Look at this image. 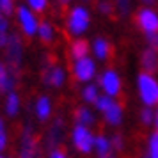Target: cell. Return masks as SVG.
Here are the masks:
<instances>
[{
  "label": "cell",
  "mask_w": 158,
  "mask_h": 158,
  "mask_svg": "<svg viewBox=\"0 0 158 158\" xmlns=\"http://www.w3.org/2000/svg\"><path fill=\"white\" fill-rule=\"evenodd\" d=\"M139 93H140V98L148 107L158 103V82L149 73L139 75Z\"/></svg>",
  "instance_id": "1"
},
{
  "label": "cell",
  "mask_w": 158,
  "mask_h": 158,
  "mask_svg": "<svg viewBox=\"0 0 158 158\" xmlns=\"http://www.w3.org/2000/svg\"><path fill=\"white\" fill-rule=\"evenodd\" d=\"M6 57H7V62H9V69L16 75V69L20 68L22 64V57H23V48H22V41L16 34H11L7 36V43H6Z\"/></svg>",
  "instance_id": "2"
},
{
  "label": "cell",
  "mask_w": 158,
  "mask_h": 158,
  "mask_svg": "<svg viewBox=\"0 0 158 158\" xmlns=\"http://www.w3.org/2000/svg\"><path fill=\"white\" fill-rule=\"evenodd\" d=\"M137 25L146 34H158V15L151 9H140L137 13Z\"/></svg>",
  "instance_id": "3"
},
{
  "label": "cell",
  "mask_w": 158,
  "mask_h": 158,
  "mask_svg": "<svg viewBox=\"0 0 158 158\" xmlns=\"http://www.w3.org/2000/svg\"><path fill=\"white\" fill-rule=\"evenodd\" d=\"M22 158H43L30 126L25 128V131H23V135H22Z\"/></svg>",
  "instance_id": "4"
},
{
  "label": "cell",
  "mask_w": 158,
  "mask_h": 158,
  "mask_svg": "<svg viewBox=\"0 0 158 158\" xmlns=\"http://www.w3.org/2000/svg\"><path fill=\"white\" fill-rule=\"evenodd\" d=\"M68 25H69V30L77 36L85 32L87 27H89V13L84 7H75L71 11V15H69Z\"/></svg>",
  "instance_id": "5"
},
{
  "label": "cell",
  "mask_w": 158,
  "mask_h": 158,
  "mask_svg": "<svg viewBox=\"0 0 158 158\" xmlns=\"http://www.w3.org/2000/svg\"><path fill=\"white\" fill-rule=\"evenodd\" d=\"M73 142L77 146V149L82 153H89L94 146V137L91 135V131L87 130V126L77 124V128L73 130Z\"/></svg>",
  "instance_id": "6"
},
{
  "label": "cell",
  "mask_w": 158,
  "mask_h": 158,
  "mask_svg": "<svg viewBox=\"0 0 158 158\" xmlns=\"http://www.w3.org/2000/svg\"><path fill=\"white\" fill-rule=\"evenodd\" d=\"M98 84L105 89L107 96H115V94H119V91H121V80H119V77H117L115 71H105L98 78Z\"/></svg>",
  "instance_id": "7"
},
{
  "label": "cell",
  "mask_w": 158,
  "mask_h": 158,
  "mask_svg": "<svg viewBox=\"0 0 158 158\" xmlns=\"http://www.w3.org/2000/svg\"><path fill=\"white\" fill-rule=\"evenodd\" d=\"M62 139H64V121L57 117L53 124L50 126L48 130V137H46V146H48V149L53 151L57 149V146L62 142Z\"/></svg>",
  "instance_id": "8"
},
{
  "label": "cell",
  "mask_w": 158,
  "mask_h": 158,
  "mask_svg": "<svg viewBox=\"0 0 158 158\" xmlns=\"http://www.w3.org/2000/svg\"><path fill=\"white\" fill-rule=\"evenodd\" d=\"M94 73H96V66H94V62L89 57H84V59L77 60V64H75V77L80 82L91 80L94 77Z\"/></svg>",
  "instance_id": "9"
},
{
  "label": "cell",
  "mask_w": 158,
  "mask_h": 158,
  "mask_svg": "<svg viewBox=\"0 0 158 158\" xmlns=\"http://www.w3.org/2000/svg\"><path fill=\"white\" fill-rule=\"evenodd\" d=\"M18 18H20V23H22V29L23 32L27 34V36H32V34H36L37 30V22L34 15L30 13L27 7H20L18 9Z\"/></svg>",
  "instance_id": "10"
},
{
  "label": "cell",
  "mask_w": 158,
  "mask_h": 158,
  "mask_svg": "<svg viewBox=\"0 0 158 158\" xmlns=\"http://www.w3.org/2000/svg\"><path fill=\"white\" fill-rule=\"evenodd\" d=\"M140 62H142V68L146 73H156L158 71V50L155 48H146L140 55Z\"/></svg>",
  "instance_id": "11"
},
{
  "label": "cell",
  "mask_w": 158,
  "mask_h": 158,
  "mask_svg": "<svg viewBox=\"0 0 158 158\" xmlns=\"http://www.w3.org/2000/svg\"><path fill=\"white\" fill-rule=\"evenodd\" d=\"M44 84L48 85H53V87H60L64 84V71L57 68V66H52L44 71Z\"/></svg>",
  "instance_id": "12"
},
{
  "label": "cell",
  "mask_w": 158,
  "mask_h": 158,
  "mask_svg": "<svg viewBox=\"0 0 158 158\" xmlns=\"http://www.w3.org/2000/svg\"><path fill=\"white\" fill-rule=\"evenodd\" d=\"M15 85V73L4 64H0V93H11Z\"/></svg>",
  "instance_id": "13"
},
{
  "label": "cell",
  "mask_w": 158,
  "mask_h": 158,
  "mask_svg": "<svg viewBox=\"0 0 158 158\" xmlns=\"http://www.w3.org/2000/svg\"><path fill=\"white\" fill-rule=\"evenodd\" d=\"M94 148H96V151L101 158H114V149L110 146V140L105 139L103 135L94 139Z\"/></svg>",
  "instance_id": "14"
},
{
  "label": "cell",
  "mask_w": 158,
  "mask_h": 158,
  "mask_svg": "<svg viewBox=\"0 0 158 158\" xmlns=\"http://www.w3.org/2000/svg\"><path fill=\"white\" fill-rule=\"evenodd\" d=\"M105 119H107V123H110V124H119L123 119V108L121 105H117V103H112L110 107H108V110H105Z\"/></svg>",
  "instance_id": "15"
},
{
  "label": "cell",
  "mask_w": 158,
  "mask_h": 158,
  "mask_svg": "<svg viewBox=\"0 0 158 158\" xmlns=\"http://www.w3.org/2000/svg\"><path fill=\"white\" fill-rule=\"evenodd\" d=\"M87 52H89V43H87L85 39H78V41H75L71 44V55L77 60L87 57Z\"/></svg>",
  "instance_id": "16"
},
{
  "label": "cell",
  "mask_w": 158,
  "mask_h": 158,
  "mask_svg": "<svg viewBox=\"0 0 158 158\" xmlns=\"http://www.w3.org/2000/svg\"><path fill=\"white\" fill-rule=\"evenodd\" d=\"M75 119H77V123L82 124V126H91V124H94V115L91 114V110H87V108H84V107L77 108Z\"/></svg>",
  "instance_id": "17"
},
{
  "label": "cell",
  "mask_w": 158,
  "mask_h": 158,
  "mask_svg": "<svg viewBox=\"0 0 158 158\" xmlns=\"http://www.w3.org/2000/svg\"><path fill=\"white\" fill-rule=\"evenodd\" d=\"M50 110H52V105H50V100L48 98H39L36 103V112H37V117L44 121L48 115H50Z\"/></svg>",
  "instance_id": "18"
},
{
  "label": "cell",
  "mask_w": 158,
  "mask_h": 158,
  "mask_svg": "<svg viewBox=\"0 0 158 158\" xmlns=\"http://www.w3.org/2000/svg\"><path fill=\"white\" fill-rule=\"evenodd\" d=\"M94 53H96V57L98 59H107L108 57V52H110V44L105 41V39H96L94 41Z\"/></svg>",
  "instance_id": "19"
},
{
  "label": "cell",
  "mask_w": 158,
  "mask_h": 158,
  "mask_svg": "<svg viewBox=\"0 0 158 158\" xmlns=\"http://www.w3.org/2000/svg\"><path fill=\"white\" fill-rule=\"evenodd\" d=\"M18 108H20V100H18V96L15 93H9L7 96V101H6V112L9 115H15L18 112Z\"/></svg>",
  "instance_id": "20"
},
{
  "label": "cell",
  "mask_w": 158,
  "mask_h": 158,
  "mask_svg": "<svg viewBox=\"0 0 158 158\" xmlns=\"http://www.w3.org/2000/svg\"><path fill=\"white\" fill-rule=\"evenodd\" d=\"M37 32H39V37L43 39L44 43L52 41V37H53V29L50 27V23H46V22L37 25Z\"/></svg>",
  "instance_id": "21"
},
{
  "label": "cell",
  "mask_w": 158,
  "mask_h": 158,
  "mask_svg": "<svg viewBox=\"0 0 158 158\" xmlns=\"http://www.w3.org/2000/svg\"><path fill=\"white\" fill-rule=\"evenodd\" d=\"M84 100L89 101V103H96V100H98V87L87 85L85 89H84Z\"/></svg>",
  "instance_id": "22"
},
{
  "label": "cell",
  "mask_w": 158,
  "mask_h": 158,
  "mask_svg": "<svg viewBox=\"0 0 158 158\" xmlns=\"http://www.w3.org/2000/svg\"><path fill=\"white\" fill-rule=\"evenodd\" d=\"M114 101L110 100V96H98V100H96V108L98 110H101V112H105V110H108V107L112 105Z\"/></svg>",
  "instance_id": "23"
},
{
  "label": "cell",
  "mask_w": 158,
  "mask_h": 158,
  "mask_svg": "<svg viewBox=\"0 0 158 158\" xmlns=\"http://www.w3.org/2000/svg\"><path fill=\"white\" fill-rule=\"evenodd\" d=\"M149 158H158V131L153 133L149 139Z\"/></svg>",
  "instance_id": "24"
},
{
  "label": "cell",
  "mask_w": 158,
  "mask_h": 158,
  "mask_svg": "<svg viewBox=\"0 0 158 158\" xmlns=\"http://www.w3.org/2000/svg\"><path fill=\"white\" fill-rule=\"evenodd\" d=\"M153 119H155V112H153L149 107H146L142 112H140V121H142L144 124H151Z\"/></svg>",
  "instance_id": "25"
},
{
  "label": "cell",
  "mask_w": 158,
  "mask_h": 158,
  "mask_svg": "<svg viewBox=\"0 0 158 158\" xmlns=\"http://www.w3.org/2000/svg\"><path fill=\"white\" fill-rule=\"evenodd\" d=\"M110 146H112V149L115 151H121L123 149V137L117 133V135L112 137V140H110Z\"/></svg>",
  "instance_id": "26"
},
{
  "label": "cell",
  "mask_w": 158,
  "mask_h": 158,
  "mask_svg": "<svg viewBox=\"0 0 158 158\" xmlns=\"http://www.w3.org/2000/svg\"><path fill=\"white\" fill-rule=\"evenodd\" d=\"M0 11H4L6 15L13 13V0H0Z\"/></svg>",
  "instance_id": "27"
},
{
  "label": "cell",
  "mask_w": 158,
  "mask_h": 158,
  "mask_svg": "<svg viewBox=\"0 0 158 158\" xmlns=\"http://www.w3.org/2000/svg\"><path fill=\"white\" fill-rule=\"evenodd\" d=\"M117 4V9L121 11V15H128L130 11V0H115Z\"/></svg>",
  "instance_id": "28"
},
{
  "label": "cell",
  "mask_w": 158,
  "mask_h": 158,
  "mask_svg": "<svg viewBox=\"0 0 158 158\" xmlns=\"http://www.w3.org/2000/svg\"><path fill=\"white\" fill-rule=\"evenodd\" d=\"M30 7H34L36 11H43L44 6H46V0H29Z\"/></svg>",
  "instance_id": "29"
},
{
  "label": "cell",
  "mask_w": 158,
  "mask_h": 158,
  "mask_svg": "<svg viewBox=\"0 0 158 158\" xmlns=\"http://www.w3.org/2000/svg\"><path fill=\"white\" fill-rule=\"evenodd\" d=\"M100 11L103 15H112V6L108 2H100Z\"/></svg>",
  "instance_id": "30"
},
{
  "label": "cell",
  "mask_w": 158,
  "mask_h": 158,
  "mask_svg": "<svg viewBox=\"0 0 158 158\" xmlns=\"http://www.w3.org/2000/svg\"><path fill=\"white\" fill-rule=\"evenodd\" d=\"M50 158H66L64 155V151H60V149H53L50 153Z\"/></svg>",
  "instance_id": "31"
},
{
  "label": "cell",
  "mask_w": 158,
  "mask_h": 158,
  "mask_svg": "<svg viewBox=\"0 0 158 158\" xmlns=\"http://www.w3.org/2000/svg\"><path fill=\"white\" fill-rule=\"evenodd\" d=\"M6 142H7V137H6V133H4V130L0 131V151L6 148Z\"/></svg>",
  "instance_id": "32"
},
{
  "label": "cell",
  "mask_w": 158,
  "mask_h": 158,
  "mask_svg": "<svg viewBox=\"0 0 158 158\" xmlns=\"http://www.w3.org/2000/svg\"><path fill=\"white\" fill-rule=\"evenodd\" d=\"M7 43V36H6V32H0V46H6Z\"/></svg>",
  "instance_id": "33"
},
{
  "label": "cell",
  "mask_w": 158,
  "mask_h": 158,
  "mask_svg": "<svg viewBox=\"0 0 158 158\" xmlns=\"http://www.w3.org/2000/svg\"><path fill=\"white\" fill-rule=\"evenodd\" d=\"M6 30H7V20L0 18V32H6Z\"/></svg>",
  "instance_id": "34"
},
{
  "label": "cell",
  "mask_w": 158,
  "mask_h": 158,
  "mask_svg": "<svg viewBox=\"0 0 158 158\" xmlns=\"http://www.w3.org/2000/svg\"><path fill=\"white\" fill-rule=\"evenodd\" d=\"M153 123L156 124V130H158V110H156V112H155V119H153Z\"/></svg>",
  "instance_id": "35"
},
{
  "label": "cell",
  "mask_w": 158,
  "mask_h": 158,
  "mask_svg": "<svg viewBox=\"0 0 158 158\" xmlns=\"http://www.w3.org/2000/svg\"><path fill=\"white\" fill-rule=\"evenodd\" d=\"M59 2H60V4H62V6H66V4H69V2H71V0H59Z\"/></svg>",
  "instance_id": "36"
},
{
  "label": "cell",
  "mask_w": 158,
  "mask_h": 158,
  "mask_svg": "<svg viewBox=\"0 0 158 158\" xmlns=\"http://www.w3.org/2000/svg\"><path fill=\"white\" fill-rule=\"evenodd\" d=\"M144 4H153V2H155V0H142Z\"/></svg>",
  "instance_id": "37"
},
{
  "label": "cell",
  "mask_w": 158,
  "mask_h": 158,
  "mask_svg": "<svg viewBox=\"0 0 158 158\" xmlns=\"http://www.w3.org/2000/svg\"><path fill=\"white\" fill-rule=\"evenodd\" d=\"M4 130V123H2V119H0V131Z\"/></svg>",
  "instance_id": "38"
},
{
  "label": "cell",
  "mask_w": 158,
  "mask_h": 158,
  "mask_svg": "<svg viewBox=\"0 0 158 158\" xmlns=\"http://www.w3.org/2000/svg\"><path fill=\"white\" fill-rule=\"evenodd\" d=\"M142 158H149V156H142Z\"/></svg>",
  "instance_id": "39"
},
{
  "label": "cell",
  "mask_w": 158,
  "mask_h": 158,
  "mask_svg": "<svg viewBox=\"0 0 158 158\" xmlns=\"http://www.w3.org/2000/svg\"><path fill=\"white\" fill-rule=\"evenodd\" d=\"M0 158H2V156H0Z\"/></svg>",
  "instance_id": "40"
}]
</instances>
